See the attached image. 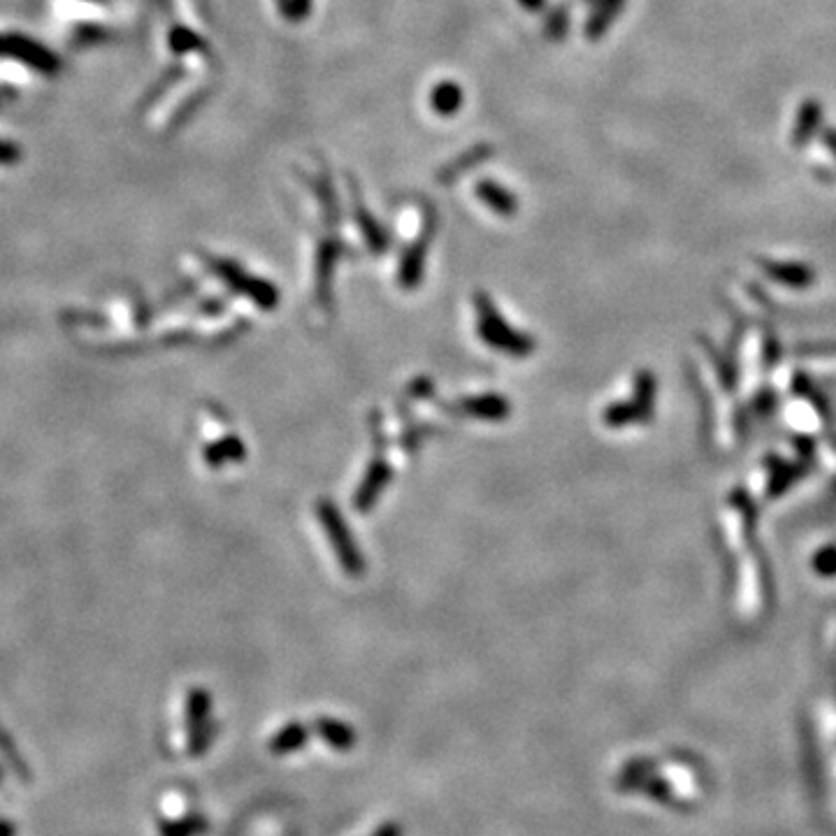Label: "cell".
Wrapping results in <instances>:
<instances>
[{"instance_id":"cell-5","label":"cell","mask_w":836,"mask_h":836,"mask_svg":"<svg viewBox=\"0 0 836 836\" xmlns=\"http://www.w3.org/2000/svg\"><path fill=\"white\" fill-rule=\"evenodd\" d=\"M302 739H305L302 728H288L284 734H281V739H277V748H279V750H288V748L300 746Z\"/></svg>"},{"instance_id":"cell-2","label":"cell","mask_w":836,"mask_h":836,"mask_svg":"<svg viewBox=\"0 0 836 836\" xmlns=\"http://www.w3.org/2000/svg\"><path fill=\"white\" fill-rule=\"evenodd\" d=\"M321 519L323 528H326V535L330 537V544L335 546V551H337L339 562H342L344 569L358 574V571L363 569V558H360L354 541L348 539L347 525H344L342 516H339L330 504H321Z\"/></svg>"},{"instance_id":"cell-4","label":"cell","mask_w":836,"mask_h":836,"mask_svg":"<svg viewBox=\"0 0 836 836\" xmlns=\"http://www.w3.org/2000/svg\"><path fill=\"white\" fill-rule=\"evenodd\" d=\"M321 732L326 734L327 741L333 743V746H339V748L351 746V743H348L351 741V732H348L347 728H342L339 722H323Z\"/></svg>"},{"instance_id":"cell-3","label":"cell","mask_w":836,"mask_h":836,"mask_svg":"<svg viewBox=\"0 0 836 836\" xmlns=\"http://www.w3.org/2000/svg\"><path fill=\"white\" fill-rule=\"evenodd\" d=\"M465 411L478 418H502L507 414V405L504 400L495 398V395H486V398H474V400L463 402Z\"/></svg>"},{"instance_id":"cell-1","label":"cell","mask_w":836,"mask_h":836,"mask_svg":"<svg viewBox=\"0 0 836 836\" xmlns=\"http://www.w3.org/2000/svg\"><path fill=\"white\" fill-rule=\"evenodd\" d=\"M477 323L478 335L489 347L507 351L509 356H528V351L532 348L530 339L511 330L486 297H477Z\"/></svg>"},{"instance_id":"cell-6","label":"cell","mask_w":836,"mask_h":836,"mask_svg":"<svg viewBox=\"0 0 836 836\" xmlns=\"http://www.w3.org/2000/svg\"><path fill=\"white\" fill-rule=\"evenodd\" d=\"M379 836H398V831H395L393 827H388V830H386L384 834H379Z\"/></svg>"}]
</instances>
